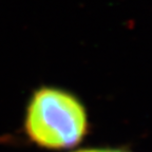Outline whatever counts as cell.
I'll list each match as a JSON object with an SVG mask.
<instances>
[{
  "label": "cell",
  "mask_w": 152,
  "mask_h": 152,
  "mask_svg": "<svg viewBox=\"0 0 152 152\" xmlns=\"http://www.w3.org/2000/svg\"><path fill=\"white\" fill-rule=\"evenodd\" d=\"M72 152H133L130 148L126 146L121 147H91V148H81Z\"/></svg>",
  "instance_id": "2"
},
{
  "label": "cell",
  "mask_w": 152,
  "mask_h": 152,
  "mask_svg": "<svg viewBox=\"0 0 152 152\" xmlns=\"http://www.w3.org/2000/svg\"><path fill=\"white\" fill-rule=\"evenodd\" d=\"M22 127L26 138L35 146L61 151L83 142L90 121L77 95L60 87L40 86L28 98Z\"/></svg>",
  "instance_id": "1"
}]
</instances>
